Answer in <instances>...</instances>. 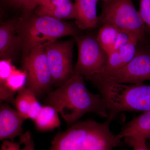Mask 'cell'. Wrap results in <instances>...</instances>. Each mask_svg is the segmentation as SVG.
Masks as SVG:
<instances>
[{
  "mask_svg": "<svg viewBox=\"0 0 150 150\" xmlns=\"http://www.w3.org/2000/svg\"><path fill=\"white\" fill-rule=\"evenodd\" d=\"M44 102L54 107L68 126L90 112L103 118L109 117L101 95L91 93L86 86L83 77L75 73L61 86L48 93Z\"/></svg>",
  "mask_w": 150,
  "mask_h": 150,
  "instance_id": "1",
  "label": "cell"
},
{
  "mask_svg": "<svg viewBox=\"0 0 150 150\" xmlns=\"http://www.w3.org/2000/svg\"><path fill=\"white\" fill-rule=\"evenodd\" d=\"M112 120L77 121L66 131L57 133L49 150H113L121 140L110 131Z\"/></svg>",
  "mask_w": 150,
  "mask_h": 150,
  "instance_id": "2",
  "label": "cell"
},
{
  "mask_svg": "<svg viewBox=\"0 0 150 150\" xmlns=\"http://www.w3.org/2000/svg\"><path fill=\"white\" fill-rule=\"evenodd\" d=\"M17 30L22 40L23 59L34 48L64 36L79 35L78 28L71 24L37 15L17 22Z\"/></svg>",
  "mask_w": 150,
  "mask_h": 150,
  "instance_id": "3",
  "label": "cell"
},
{
  "mask_svg": "<svg viewBox=\"0 0 150 150\" xmlns=\"http://www.w3.org/2000/svg\"><path fill=\"white\" fill-rule=\"evenodd\" d=\"M106 104L109 118L113 120L123 111L150 110V85L112 84L96 86Z\"/></svg>",
  "mask_w": 150,
  "mask_h": 150,
  "instance_id": "4",
  "label": "cell"
},
{
  "mask_svg": "<svg viewBox=\"0 0 150 150\" xmlns=\"http://www.w3.org/2000/svg\"><path fill=\"white\" fill-rule=\"evenodd\" d=\"M99 25L109 24L131 33L140 43L146 41V26L133 0L103 2Z\"/></svg>",
  "mask_w": 150,
  "mask_h": 150,
  "instance_id": "5",
  "label": "cell"
},
{
  "mask_svg": "<svg viewBox=\"0 0 150 150\" xmlns=\"http://www.w3.org/2000/svg\"><path fill=\"white\" fill-rule=\"evenodd\" d=\"M88 80L95 87L103 84H130L150 81V44L144 48L139 47L138 44L136 55L123 67L108 72L98 73Z\"/></svg>",
  "mask_w": 150,
  "mask_h": 150,
  "instance_id": "6",
  "label": "cell"
},
{
  "mask_svg": "<svg viewBox=\"0 0 150 150\" xmlns=\"http://www.w3.org/2000/svg\"><path fill=\"white\" fill-rule=\"evenodd\" d=\"M77 45V62L74 71L88 80L101 72L107 64L108 56L97 40L92 35L74 37Z\"/></svg>",
  "mask_w": 150,
  "mask_h": 150,
  "instance_id": "7",
  "label": "cell"
},
{
  "mask_svg": "<svg viewBox=\"0 0 150 150\" xmlns=\"http://www.w3.org/2000/svg\"><path fill=\"white\" fill-rule=\"evenodd\" d=\"M23 70L27 73L25 87L40 98L50 91L51 77L45 46L32 49L23 61Z\"/></svg>",
  "mask_w": 150,
  "mask_h": 150,
  "instance_id": "8",
  "label": "cell"
},
{
  "mask_svg": "<svg viewBox=\"0 0 150 150\" xmlns=\"http://www.w3.org/2000/svg\"><path fill=\"white\" fill-rule=\"evenodd\" d=\"M73 40L50 42L45 51L50 68L51 85L61 86L74 74L73 67Z\"/></svg>",
  "mask_w": 150,
  "mask_h": 150,
  "instance_id": "9",
  "label": "cell"
},
{
  "mask_svg": "<svg viewBox=\"0 0 150 150\" xmlns=\"http://www.w3.org/2000/svg\"><path fill=\"white\" fill-rule=\"evenodd\" d=\"M27 120L16 109L7 103H1L0 106V140L14 141L23 134V124Z\"/></svg>",
  "mask_w": 150,
  "mask_h": 150,
  "instance_id": "10",
  "label": "cell"
},
{
  "mask_svg": "<svg viewBox=\"0 0 150 150\" xmlns=\"http://www.w3.org/2000/svg\"><path fill=\"white\" fill-rule=\"evenodd\" d=\"M22 48V40L17 30L16 21H9L2 23L0 27L1 60H12Z\"/></svg>",
  "mask_w": 150,
  "mask_h": 150,
  "instance_id": "11",
  "label": "cell"
},
{
  "mask_svg": "<svg viewBox=\"0 0 150 150\" xmlns=\"http://www.w3.org/2000/svg\"><path fill=\"white\" fill-rule=\"evenodd\" d=\"M35 13L62 21L76 17L74 4L71 0H48L36 8Z\"/></svg>",
  "mask_w": 150,
  "mask_h": 150,
  "instance_id": "12",
  "label": "cell"
},
{
  "mask_svg": "<svg viewBox=\"0 0 150 150\" xmlns=\"http://www.w3.org/2000/svg\"><path fill=\"white\" fill-rule=\"evenodd\" d=\"M98 0H75L76 23L82 30L92 29L99 25L97 12Z\"/></svg>",
  "mask_w": 150,
  "mask_h": 150,
  "instance_id": "13",
  "label": "cell"
},
{
  "mask_svg": "<svg viewBox=\"0 0 150 150\" xmlns=\"http://www.w3.org/2000/svg\"><path fill=\"white\" fill-rule=\"evenodd\" d=\"M15 107L24 118L33 120L39 113L42 106L38 101L34 93L25 86L17 93Z\"/></svg>",
  "mask_w": 150,
  "mask_h": 150,
  "instance_id": "14",
  "label": "cell"
},
{
  "mask_svg": "<svg viewBox=\"0 0 150 150\" xmlns=\"http://www.w3.org/2000/svg\"><path fill=\"white\" fill-rule=\"evenodd\" d=\"M139 43L138 40H132L111 53L108 56L107 64L100 73L118 69L129 63L136 55Z\"/></svg>",
  "mask_w": 150,
  "mask_h": 150,
  "instance_id": "15",
  "label": "cell"
},
{
  "mask_svg": "<svg viewBox=\"0 0 150 150\" xmlns=\"http://www.w3.org/2000/svg\"><path fill=\"white\" fill-rule=\"evenodd\" d=\"M116 135L120 140L136 135L141 136L146 140L150 139V110L133 118Z\"/></svg>",
  "mask_w": 150,
  "mask_h": 150,
  "instance_id": "16",
  "label": "cell"
},
{
  "mask_svg": "<svg viewBox=\"0 0 150 150\" xmlns=\"http://www.w3.org/2000/svg\"><path fill=\"white\" fill-rule=\"evenodd\" d=\"M58 114L54 107L45 105L42 106L37 116L33 121L38 131H51L61 125Z\"/></svg>",
  "mask_w": 150,
  "mask_h": 150,
  "instance_id": "17",
  "label": "cell"
},
{
  "mask_svg": "<svg viewBox=\"0 0 150 150\" xmlns=\"http://www.w3.org/2000/svg\"><path fill=\"white\" fill-rule=\"evenodd\" d=\"M120 29L109 24L101 25L96 36L97 40L108 56L114 51Z\"/></svg>",
  "mask_w": 150,
  "mask_h": 150,
  "instance_id": "18",
  "label": "cell"
},
{
  "mask_svg": "<svg viewBox=\"0 0 150 150\" xmlns=\"http://www.w3.org/2000/svg\"><path fill=\"white\" fill-rule=\"evenodd\" d=\"M27 82V73L23 70L15 69L4 82L0 83L9 90L16 94L18 92L24 87Z\"/></svg>",
  "mask_w": 150,
  "mask_h": 150,
  "instance_id": "19",
  "label": "cell"
},
{
  "mask_svg": "<svg viewBox=\"0 0 150 150\" xmlns=\"http://www.w3.org/2000/svg\"><path fill=\"white\" fill-rule=\"evenodd\" d=\"M146 30L150 34V0H140L139 11Z\"/></svg>",
  "mask_w": 150,
  "mask_h": 150,
  "instance_id": "20",
  "label": "cell"
},
{
  "mask_svg": "<svg viewBox=\"0 0 150 150\" xmlns=\"http://www.w3.org/2000/svg\"><path fill=\"white\" fill-rule=\"evenodd\" d=\"M126 143L133 148V150H149L146 140L141 136H131L124 138Z\"/></svg>",
  "mask_w": 150,
  "mask_h": 150,
  "instance_id": "21",
  "label": "cell"
},
{
  "mask_svg": "<svg viewBox=\"0 0 150 150\" xmlns=\"http://www.w3.org/2000/svg\"><path fill=\"white\" fill-rule=\"evenodd\" d=\"M12 59H3L0 61V83L4 82L16 67L12 64Z\"/></svg>",
  "mask_w": 150,
  "mask_h": 150,
  "instance_id": "22",
  "label": "cell"
},
{
  "mask_svg": "<svg viewBox=\"0 0 150 150\" xmlns=\"http://www.w3.org/2000/svg\"><path fill=\"white\" fill-rule=\"evenodd\" d=\"M19 143L24 145V147L21 150H35L32 134L30 131H26L21 135Z\"/></svg>",
  "mask_w": 150,
  "mask_h": 150,
  "instance_id": "23",
  "label": "cell"
},
{
  "mask_svg": "<svg viewBox=\"0 0 150 150\" xmlns=\"http://www.w3.org/2000/svg\"><path fill=\"white\" fill-rule=\"evenodd\" d=\"M21 144L19 142L16 143L14 141L4 140L1 146V150H21Z\"/></svg>",
  "mask_w": 150,
  "mask_h": 150,
  "instance_id": "24",
  "label": "cell"
},
{
  "mask_svg": "<svg viewBox=\"0 0 150 150\" xmlns=\"http://www.w3.org/2000/svg\"><path fill=\"white\" fill-rule=\"evenodd\" d=\"M48 0H30L23 6L24 11L28 14L31 11L36 8L40 4Z\"/></svg>",
  "mask_w": 150,
  "mask_h": 150,
  "instance_id": "25",
  "label": "cell"
},
{
  "mask_svg": "<svg viewBox=\"0 0 150 150\" xmlns=\"http://www.w3.org/2000/svg\"><path fill=\"white\" fill-rule=\"evenodd\" d=\"M11 4L18 6H23L30 0H8Z\"/></svg>",
  "mask_w": 150,
  "mask_h": 150,
  "instance_id": "26",
  "label": "cell"
},
{
  "mask_svg": "<svg viewBox=\"0 0 150 150\" xmlns=\"http://www.w3.org/2000/svg\"><path fill=\"white\" fill-rule=\"evenodd\" d=\"M147 145L148 149H149V150H150V142L147 143Z\"/></svg>",
  "mask_w": 150,
  "mask_h": 150,
  "instance_id": "27",
  "label": "cell"
},
{
  "mask_svg": "<svg viewBox=\"0 0 150 150\" xmlns=\"http://www.w3.org/2000/svg\"><path fill=\"white\" fill-rule=\"evenodd\" d=\"M100 1H102L103 2H105L107 1H108V0H100Z\"/></svg>",
  "mask_w": 150,
  "mask_h": 150,
  "instance_id": "28",
  "label": "cell"
}]
</instances>
